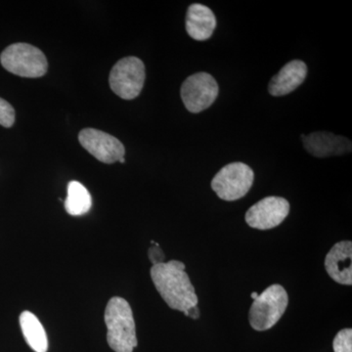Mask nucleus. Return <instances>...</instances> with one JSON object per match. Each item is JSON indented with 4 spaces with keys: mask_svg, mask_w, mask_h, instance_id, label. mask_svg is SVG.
Wrapping results in <instances>:
<instances>
[{
    "mask_svg": "<svg viewBox=\"0 0 352 352\" xmlns=\"http://www.w3.org/2000/svg\"><path fill=\"white\" fill-rule=\"evenodd\" d=\"M151 278L157 291L171 309L183 314L190 308L198 305L195 289L185 271L182 261L155 264L152 266Z\"/></svg>",
    "mask_w": 352,
    "mask_h": 352,
    "instance_id": "nucleus-1",
    "label": "nucleus"
},
{
    "mask_svg": "<svg viewBox=\"0 0 352 352\" xmlns=\"http://www.w3.org/2000/svg\"><path fill=\"white\" fill-rule=\"evenodd\" d=\"M109 346L115 352H133L138 346L135 322L129 303L124 298L113 296L105 310Z\"/></svg>",
    "mask_w": 352,
    "mask_h": 352,
    "instance_id": "nucleus-2",
    "label": "nucleus"
},
{
    "mask_svg": "<svg viewBox=\"0 0 352 352\" xmlns=\"http://www.w3.org/2000/svg\"><path fill=\"white\" fill-rule=\"evenodd\" d=\"M289 298L281 285H272L256 296L249 312L250 324L256 331L270 330L276 325L288 307Z\"/></svg>",
    "mask_w": 352,
    "mask_h": 352,
    "instance_id": "nucleus-3",
    "label": "nucleus"
},
{
    "mask_svg": "<svg viewBox=\"0 0 352 352\" xmlns=\"http://www.w3.org/2000/svg\"><path fill=\"white\" fill-rule=\"evenodd\" d=\"M0 62L7 71L23 78H41L48 69L47 59L43 51L28 43L8 46L1 53Z\"/></svg>",
    "mask_w": 352,
    "mask_h": 352,
    "instance_id": "nucleus-4",
    "label": "nucleus"
},
{
    "mask_svg": "<svg viewBox=\"0 0 352 352\" xmlns=\"http://www.w3.org/2000/svg\"><path fill=\"white\" fill-rule=\"evenodd\" d=\"M254 173L248 164L235 162L223 166L215 175L212 188L223 201H237L252 188Z\"/></svg>",
    "mask_w": 352,
    "mask_h": 352,
    "instance_id": "nucleus-5",
    "label": "nucleus"
},
{
    "mask_svg": "<svg viewBox=\"0 0 352 352\" xmlns=\"http://www.w3.org/2000/svg\"><path fill=\"white\" fill-rule=\"evenodd\" d=\"M145 78L144 63L138 57H126L113 67L109 83L113 94L124 100H132L142 91Z\"/></svg>",
    "mask_w": 352,
    "mask_h": 352,
    "instance_id": "nucleus-6",
    "label": "nucleus"
},
{
    "mask_svg": "<svg viewBox=\"0 0 352 352\" xmlns=\"http://www.w3.org/2000/svg\"><path fill=\"white\" fill-rule=\"evenodd\" d=\"M219 85L208 73L188 76L182 87V99L189 112L198 113L210 108L219 96Z\"/></svg>",
    "mask_w": 352,
    "mask_h": 352,
    "instance_id": "nucleus-7",
    "label": "nucleus"
},
{
    "mask_svg": "<svg viewBox=\"0 0 352 352\" xmlns=\"http://www.w3.org/2000/svg\"><path fill=\"white\" fill-rule=\"evenodd\" d=\"M289 212V204L281 197H266L254 204L245 212V222L258 230H268L277 227L286 219Z\"/></svg>",
    "mask_w": 352,
    "mask_h": 352,
    "instance_id": "nucleus-8",
    "label": "nucleus"
},
{
    "mask_svg": "<svg viewBox=\"0 0 352 352\" xmlns=\"http://www.w3.org/2000/svg\"><path fill=\"white\" fill-rule=\"evenodd\" d=\"M80 145L104 164H113L124 157L126 149L119 139L95 129H85L78 135Z\"/></svg>",
    "mask_w": 352,
    "mask_h": 352,
    "instance_id": "nucleus-9",
    "label": "nucleus"
},
{
    "mask_svg": "<svg viewBox=\"0 0 352 352\" xmlns=\"http://www.w3.org/2000/svg\"><path fill=\"white\" fill-rule=\"evenodd\" d=\"M305 150L316 157L340 156L351 151V141L331 132L317 131L302 135Z\"/></svg>",
    "mask_w": 352,
    "mask_h": 352,
    "instance_id": "nucleus-10",
    "label": "nucleus"
},
{
    "mask_svg": "<svg viewBox=\"0 0 352 352\" xmlns=\"http://www.w3.org/2000/svg\"><path fill=\"white\" fill-rule=\"evenodd\" d=\"M325 268L333 281L346 286L352 285V243H337L325 258Z\"/></svg>",
    "mask_w": 352,
    "mask_h": 352,
    "instance_id": "nucleus-11",
    "label": "nucleus"
},
{
    "mask_svg": "<svg viewBox=\"0 0 352 352\" xmlns=\"http://www.w3.org/2000/svg\"><path fill=\"white\" fill-rule=\"evenodd\" d=\"M307 76V66L300 60L285 65L277 75L271 78L268 91L272 96H284L302 85Z\"/></svg>",
    "mask_w": 352,
    "mask_h": 352,
    "instance_id": "nucleus-12",
    "label": "nucleus"
},
{
    "mask_svg": "<svg viewBox=\"0 0 352 352\" xmlns=\"http://www.w3.org/2000/svg\"><path fill=\"white\" fill-rule=\"evenodd\" d=\"M186 31L195 41H207L217 28V18L210 8L200 3L189 6L186 14Z\"/></svg>",
    "mask_w": 352,
    "mask_h": 352,
    "instance_id": "nucleus-13",
    "label": "nucleus"
},
{
    "mask_svg": "<svg viewBox=\"0 0 352 352\" xmlns=\"http://www.w3.org/2000/svg\"><path fill=\"white\" fill-rule=\"evenodd\" d=\"M20 326L27 344L36 352H47L48 340L43 324L30 311L20 315Z\"/></svg>",
    "mask_w": 352,
    "mask_h": 352,
    "instance_id": "nucleus-14",
    "label": "nucleus"
},
{
    "mask_svg": "<svg viewBox=\"0 0 352 352\" xmlns=\"http://www.w3.org/2000/svg\"><path fill=\"white\" fill-rule=\"evenodd\" d=\"M92 205L89 192L82 183L71 182L68 185V195L65 200V210L74 217L87 214Z\"/></svg>",
    "mask_w": 352,
    "mask_h": 352,
    "instance_id": "nucleus-15",
    "label": "nucleus"
},
{
    "mask_svg": "<svg viewBox=\"0 0 352 352\" xmlns=\"http://www.w3.org/2000/svg\"><path fill=\"white\" fill-rule=\"evenodd\" d=\"M333 351L352 352V330L344 329L336 336L333 342Z\"/></svg>",
    "mask_w": 352,
    "mask_h": 352,
    "instance_id": "nucleus-16",
    "label": "nucleus"
},
{
    "mask_svg": "<svg viewBox=\"0 0 352 352\" xmlns=\"http://www.w3.org/2000/svg\"><path fill=\"white\" fill-rule=\"evenodd\" d=\"M15 122V110L8 102L0 98V126L11 127Z\"/></svg>",
    "mask_w": 352,
    "mask_h": 352,
    "instance_id": "nucleus-17",
    "label": "nucleus"
},
{
    "mask_svg": "<svg viewBox=\"0 0 352 352\" xmlns=\"http://www.w3.org/2000/svg\"><path fill=\"white\" fill-rule=\"evenodd\" d=\"M152 244H154V247L150 248L149 252V258L150 261H152L153 265L155 264H159L164 263V254L163 251H162L160 245L157 244V243L152 242Z\"/></svg>",
    "mask_w": 352,
    "mask_h": 352,
    "instance_id": "nucleus-18",
    "label": "nucleus"
},
{
    "mask_svg": "<svg viewBox=\"0 0 352 352\" xmlns=\"http://www.w3.org/2000/svg\"><path fill=\"white\" fill-rule=\"evenodd\" d=\"M184 314L186 315V316L190 317V318L195 319L196 320V319H198L199 317H200V310H199L198 305L190 308V309L187 310L186 312H184Z\"/></svg>",
    "mask_w": 352,
    "mask_h": 352,
    "instance_id": "nucleus-19",
    "label": "nucleus"
},
{
    "mask_svg": "<svg viewBox=\"0 0 352 352\" xmlns=\"http://www.w3.org/2000/svg\"><path fill=\"white\" fill-rule=\"evenodd\" d=\"M258 296V293H252V298H254H254H256V296Z\"/></svg>",
    "mask_w": 352,
    "mask_h": 352,
    "instance_id": "nucleus-20",
    "label": "nucleus"
}]
</instances>
